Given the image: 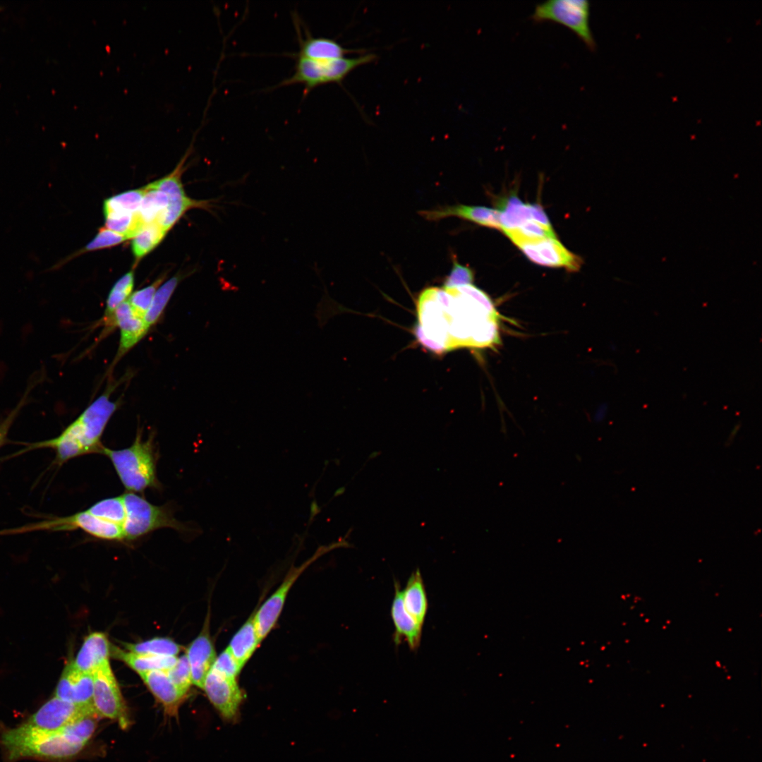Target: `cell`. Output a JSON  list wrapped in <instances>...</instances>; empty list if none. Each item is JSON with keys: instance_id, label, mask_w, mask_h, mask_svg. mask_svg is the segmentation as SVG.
<instances>
[{"instance_id": "6da1fadb", "label": "cell", "mask_w": 762, "mask_h": 762, "mask_svg": "<svg viewBox=\"0 0 762 762\" xmlns=\"http://www.w3.org/2000/svg\"><path fill=\"white\" fill-rule=\"evenodd\" d=\"M417 339L435 353L499 343L498 313L473 284L425 289L417 300Z\"/></svg>"}, {"instance_id": "7a4b0ae2", "label": "cell", "mask_w": 762, "mask_h": 762, "mask_svg": "<svg viewBox=\"0 0 762 762\" xmlns=\"http://www.w3.org/2000/svg\"><path fill=\"white\" fill-rule=\"evenodd\" d=\"M0 743L10 761L24 758L66 759L77 755L86 744L68 726L50 731L25 722L4 730Z\"/></svg>"}, {"instance_id": "3957f363", "label": "cell", "mask_w": 762, "mask_h": 762, "mask_svg": "<svg viewBox=\"0 0 762 762\" xmlns=\"http://www.w3.org/2000/svg\"><path fill=\"white\" fill-rule=\"evenodd\" d=\"M101 454L111 461L127 492H143L147 488L159 486L152 436L147 440H143L142 434L138 432L130 447L111 449L104 446Z\"/></svg>"}, {"instance_id": "277c9868", "label": "cell", "mask_w": 762, "mask_h": 762, "mask_svg": "<svg viewBox=\"0 0 762 762\" xmlns=\"http://www.w3.org/2000/svg\"><path fill=\"white\" fill-rule=\"evenodd\" d=\"M377 56L370 53L357 57H342L328 61H314L296 57L294 73L283 80L277 87L301 84L304 86V95L314 88L330 83L341 82L357 67L375 60Z\"/></svg>"}, {"instance_id": "5b68a950", "label": "cell", "mask_w": 762, "mask_h": 762, "mask_svg": "<svg viewBox=\"0 0 762 762\" xmlns=\"http://www.w3.org/2000/svg\"><path fill=\"white\" fill-rule=\"evenodd\" d=\"M121 496L126 511L124 540H133L161 528L183 529L169 508L152 504L135 492H126Z\"/></svg>"}, {"instance_id": "8992f818", "label": "cell", "mask_w": 762, "mask_h": 762, "mask_svg": "<svg viewBox=\"0 0 762 762\" xmlns=\"http://www.w3.org/2000/svg\"><path fill=\"white\" fill-rule=\"evenodd\" d=\"M590 3L586 0H549L538 4L531 18L536 22L551 20L574 32L591 50L595 42L589 25Z\"/></svg>"}, {"instance_id": "52a82bcc", "label": "cell", "mask_w": 762, "mask_h": 762, "mask_svg": "<svg viewBox=\"0 0 762 762\" xmlns=\"http://www.w3.org/2000/svg\"><path fill=\"white\" fill-rule=\"evenodd\" d=\"M92 706L99 717L116 720L121 727L130 723L128 710L109 662L92 672Z\"/></svg>"}, {"instance_id": "ba28073f", "label": "cell", "mask_w": 762, "mask_h": 762, "mask_svg": "<svg viewBox=\"0 0 762 762\" xmlns=\"http://www.w3.org/2000/svg\"><path fill=\"white\" fill-rule=\"evenodd\" d=\"M81 529L90 536L103 540H123V528L115 524L102 520L87 510L79 512L71 516L56 517L37 524L13 529L11 533H19L34 530L73 531Z\"/></svg>"}, {"instance_id": "9c48e42d", "label": "cell", "mask_w": 762, "mask_h": 762, "mask_svg": "<svg viewBox=\"0 0 762 762\" xmlns=\"http://www.w3.org/2000/svg\"><path fill=\"white\" fill-rule=\"evenodd\" d=\"M533 262L546 267H563L570 272L578 271L581 258L568 250L557 238H509Z\"/></svg>"}, {"instance_id": "30bf717a", "label": "cell", "mask_w": 762, "mask_h": 762, "mask_svg": "<svg viewBox=\"0 0 762 762\" xmlns=\"http://www.w3.org/2000/svg\"><path fill=\"white\" fill-rule=\"evenodd\" d=\"M329 548L323 547L299 567H292L277 590L255 612L254 619L258 636L262 641L274 627L282 612L288 593L300 575Z\"/></svg>"}, {"instance_id": "8fae6325", "label": "cell", "mask_w": 762, "mask_h": 762, "mask_svg": "<svg viewBox=\"0 0 762 762\" xmlns=\"http://www.w3.org/2000/svg\"><path fill=\"white\" fill-rule=\"evenodd\" d=\"M90 714H96L93 707L77 705L54 696L34 713L25 723L42 730L56 731Z\"/></svg>"}, {"instance_id": "7c38bea8", "label": "cell", "mask_w": 762, "mask_h": 762, "mask_svg": "<svg viewBox=\"0 0 762 762\" xmlns=\"http://www.w3.org/2000/svg\"><path fill=\"white\" fill-rule=\"evenodd\" d=\"M202 689L222 716L231 719L236 715L243 696L236 677L226 675L212 667L205 678Z\"/></svg>"}, {"instance_id": "4fadbf2b", "label": "cell", "mask_w": 762, "mask_h": 762, "mask_svg": "<svg viewBox=\"0 0 762 762\" xmlns=\"http://www.w3.org/2000/svg\"><path fill=\"white\" fill-rule=\"evenodd\" d=\"M104 322L107 325L118 327L120 330L119 349L114 362H117L135 346L150 328L144 318L135 315L128 301L121 303Z\"/></svg>"}, {"instance_id": "5bb4252c", "label": "cell", "mask_w": 762, "mask_h": 762, "mask_svg": "<svg viewBox=\"0 0 762 762\" xmlns=\"http://www.w3.org/2000/svg\"><path fill=\"white\" fill-rule=\"evenodd\" d=\"M501 231L517 229L528 220L551 226L546 213L539 204H526L515 195L501 199L497 203Z\"/></svg>"}, {"instance_id": "9a60e30c", "label": "cell", "mask_w": 762, "mask_h": 762, "mask_svg": "<svg viewBox=\"0 0 762 762\" xmlns=\"http://www.w3.org/2000/svg\"><path fill=\"white\" fill-rule=\"evenodd\" d=\"M93 687L92 674L81 672L70 663L61 674L54 696L77 705L93 707Z\"/></svg>"}, {"instance_id": "2e32d148", "label": "cell", "mask_w": 762, "mask_h": 762, "mask_svg": "<svg viewBox=\"0 0 762 762\" xmlns=\"http://www.w3.org/2000/svg\"><path fill=\"white\" fill-rule=\"evenodd\" d=\"M419 214L429 221H437L449 217H456L480 226L501 230L499 211L483 206L456 204L438 208L421 210Z\"/></svg>"}, {"instance_id": "e0dca14e", "label": "cell", "mask_w": 762, "mask_h": 762, "mask_svg": "<svg viewBox=\"0 0 762 762\" xmlns=\"http://www.w3.org/2000/svg\"><path fill=\"white\" fill-rule=\"evenodd\" d=\"M207 622H205L201 633L188 646L186 654L190 668L192 682L200 689H203L205 678L217 658L214 644L209 635Z\"/></svg>"}, {"instance_id": "ac0fdd59", "label": "cell", "mask_w": 762, "mask_h": 762, "mask_svg": "<svg viewBox=\"0 0 762 762\" xmlns=\"http://www.w3.org/2000/svg\"><path fill=\"white\" fill-rule=\"evenodd\" d=\"M295 28L297 30L299 47L298 52L295 54L296 57L314 61H328L344 57L349 54L361 52H356L355 49H346L333 39L313 37L306 29L307 28L304 29L305 36L303 37L298 26L295 25Z\"/></svg>"}, {"instance_id": "d6986e66", "label": "cell", "mask_w": 762, "mask_h": 762, "mask_svg": "<svg viewBox=\"0 0 762 762\" xmlns=\"http://www.w3.org/2000/svg\"><path fill=\"white\" fill-rule=\"evenodd\" d=\"M394 598L391 607V616L395 627L394 640L396 645L406 641L411 650H416L421 643L423 626L417 623L405 610L402 590L399 583H394Z\"/></svg>"}, {"instance_id": "ffe728a7", "label": "cell", "mask_w": 762, "mask_h": 762, "mask_svg": "<svg viewBox=\"0 0 762 762\" xmlns=\"http://www.w3.org/2000/svg\"><path fill=\"white\" fill-rule=\"evenodd\" d=\"M109 643L102 632H93L87 636L75 658L71 664L77 670L91 673L101 665L109 663Z\"/></svg>"}, {"instance_id": "44dd1931", "label": "cell", "mask_w": 762, "mask_h": 762, "mask_svg": "<svg viewBox=\"0 0 762 762\" xmlns=\"http://www.w3.org/2000/svg\"><path fill=\"white\" fill-rule=\"evenodd\" d=\"M147 688L169 715H175L185 699L170 679L167 670H152L139 674Z\"/></svg>"}, {"instance_id": "7402d4cb", "label": "cell", "mask_w": 762, "mask_h": 762, "mask_svg": "<svg viewBox=\"0 0 762 762\" xmlns=\"http://www.w3.org/2000/svg\"><path fill=\"white\" fill-rule=\"evenodd\" d=\"M255 612L234 635L226 648L241 670L261 642L256 629Z\"/></svg>"}, {"instance_id": "603a6c76", "label": "cell", "mask_w": 762, "mask_h": 762, "mask_svg": "<svg viewBox=\"0 0 762 762\" xmlns=\"http://www.w3.org/2000/svg\"><path fill=\"white\" fill-rule=\"evenodd\" d=\"M406 612L419 624L423 625L428 608L427 594L421 572L417 569L408 579L402 591Z\"/></svg>"}, {"instance_id": "cb8c5ba5", "label": "cell", "mask_w": 762, "mask_h": 762, "mask_svg": "<svg viewBox=\"0 0 762 762\" xmlns=\"http://www.w3.org/2000/svg\"><path fill=\"white\" fill-rule=\"evenodd\" d=\"M112 653L138 674L152 670H168L174 665L178 658L176 656L138 654L117 648H112Z\"/></svg>"}, {"instance_id": "d4e9b609", "label": "cell", "mask_w": 762, "mask_h": 762, "mask_svg": "<svg viewBox=\"0 0 762 762\" xmlns=\"http://www.w3.org/2000/svg\"><path fill=\"white\" fill-rule=\"evenodd\" d=\"M212 206L210 200H196L186 195L170 198L157 222L167 231L188 210L195 207L210 209Z\"/></svg>"}, {"instance_id": "484cf974", "label": "cell", "mask_w": 762, "mask_h": 762, "mask_svg": "<svg viewBox=\"0 0 762 762\" xmlns=\"http://www.w3.org/2000/svg\"><path fill=\"white\" fill-rule=\"evenodd\" d=\"M145 193V188L128 190L106 199L104 216L137 212Z\"/></svg>"}, {"instance_id": "4316f807", "label": "cell", "mask_w": 762, "mask_h": 762, "mask_svg": "<svg viewBox=\"0 0 762 762\" xmlns=\"http://www.w3.org/2000/svg\"><path fill=\"white\" fill-rule=\"evenodd\" d=\"M167 231L157 222L145 224L133 237L131 248L136 260L149 253L163 239Z\"/></svg>"}, {"instance_id": "83f0119b", "label": "cell", "mask_w": 762, "mask_h": 762, "mask_svg": "<svg viewBox=\"0 0 762 762\" xmlns=\"http://www.w3.org/2000/svg\"><path fill=\"white\" fill-rule=\"evenodd\" d=\"M181 279L180 275L174 276L157 289L150 307L144 318L150 327L154 325L162 316Z\"/></svg>"}, {"instance_id": "f1b7e54d", "label": "cell", "mask_w": 762, "mask_h": 762, "mask_svg": "<svg viewBox=\"0 0 762 762\" xmlns=\"http://www.w3.org/2000/svg\"><path fill=\"white\" fill-rule=\"evenodd\" d=\"M128 651L158 656H176L181 646L168 638L157 637L137 643H126Z\"/></svg>"}, {"instance_id": "f546056e", "label": "cell", "mask_w": 762, "mask_h": 762, "mask_svg": "<svg viewBox=\"0 0 762 762\" xmlns=\"http://www.w3.org/2000/svg\"><path fill=\"white\" fill-rule=\"evenodd\" d=\"M94 516L123 528L126 519V511L122 496L108 497L101 500L87 509Z\"/></svg>"}, {"instance_id": "4dcf8cb0", "label": "cell", "mask_w": 762, "mask_h": 762, "mask_svg": "<svg viewBox=\"0 0 762 762\" xmlns=\"http://www.w3.org/2000/svg\"><path fill=\"white\" fill-rule=\"evenodd\" d=\"M145 193L138 210L145 224L157 222L168 204L167 195L159 190L145 186Z\"/></svg>"}, {"instance_id": "1f68e13d", "label": "cell", "mask_w": 762, "mask_h": 762, "mask_svg": "<svg viewBox=\"0 0 762 762\" xmlns=\"http://www.w3.org/2000/svg\"><path fill=\"white\" fill-rule=\"evenodd\" d=\"M134 286V272L129 271L122 276L113 286L107 297L104 311V320L109 319L114 310L131 294Z\"/></svg>"}, {"instance_id": "d6a6232c", "label": "cell", "mask_w": 762, "mask_h": 762, "mask_svg": "<svg viewBox=\"0 0 762 762\" xmlns=\"http://www.w3.org/2000/svg\"><path fill=\"white\" fill-rule=\"evenodd\" d=\"M104 217L107 229L125 236L128 239L133 238L145 225L138 212L110 214Z\"/></svg>"}, {"instance_id": "836d02e7", "label": "cell", "mask_w": 762, "mask_h": 762, "mask_svg": "<svg viewBox=\"0 0 762 762\" xmlns=\"http://www.w3.org/2000/svg\"><path fill=\"white\" fill-rule=\"evenodd\" d=\"M164 277H159L152 284L135 291L128 301L135 315L144 318L152 303L154 296L162 282Z\"/></svg>"}, {"instance_id": "e575fe53", "label": "cell", "mask_w": 762, "mask_h": 762, "mask_svg": "<svg viewBox=\"0 0 762 762\" xmlns=\"http://www.w3.org/2000/svg\"><path fill=\"white\" fill-rule=\"evenodd\" d=\"M42 377L40 374L38 376L35 375L34 378L30 380L29 383L21 397L20 399L15 407L10 411V413L6 416V418L0 422V447L6 444L7 441V437L8 432L13 424L15 420L18 416L23 408L26 405L29 401L30 393L33 388L40 382Z\"/></svg>"}, {"instance_id": "d590c367", "label": "cell", "mask_w": 762, "mask_h": 762, "mask_svg": "<svg viewBox=\"0 0 762 762\" xmlns=\"http://www.w3.org/2000/svg\"><path fill=\"white\" fill-rule=\"evenodd\" d=\"M509 238L523 239L557 238L552 226H546L537 222L528 220L519 227L503 232Z\"/></svg>"}, {"instance_id": "8d00e7d4", "label": "cell", "mask_w": 762, "mask_h": 762, "mask_svg": "<svg viewBox=\"0 0 762 762\" xmlns=\"http://www.w3.org/2000/svg\"><path fill=\"white\" fill-rule=\"evenodd\" d=\"M167 672L179 692L186 696L193 682L190 668L186 654L177 658L174 665Z\"/></svg>"}, {"instance_id": "74e56055", "label": "cell", "mask_w": 762, "mask_h": 762, "mask_svg": "<svg viewBox=\"0 0 762 762\" xmlns=\"http://www.w3.org/2000/svg\"><path fill=\"white\" fill-rule=\"evenodd\" d=\"M181 167L176 169L171 174L148 184L147 186L164 193L168 198L186 195L181 181Z\"/></svg>"}, {"instance_id": "f35d334b", "label": "cell", "mask_w": 762, "mask_h": 762, "mask_svg": "<svg viewBox=\"0 0 762 762\" xmlns=\"http://www.w3.org/2000/svg\"><path fill=\"white\" fill-rule=\"evenodd\" d=\"M128 238L107 228L101 229L96 236L84 248V251H91L109 248L125 241Z\"/></svg>"}, {"instance_id": "ab89813d", "label": "cell", "mask_w": 762, "mask_h": 762, "mask_svg": "<svg viewBox=\"0 0 762 762\" xmlns=\"http://www.w3.org/2000/svg\"><path fill=\"white\" fill-rule=\"evenodd\" d=\"M474 279L473 271L461 265L456 258L452 259V268L446 277L444 286L450 287L460 285L472 284Z\"/></svg>"}, {"instance_id": "60d3db41", "label": "cell", "mask_w": 762, "mask_h": 762, "mask_svg": "<svg viewBox=\"0 0 762 762\" xmlns=\"http://www.w3.org/2000/svg\"><path fill=\"white\" fill-rule=\"evenodd\" d=\"M212 667L226 675L235 677L241 670L227 648L217 656Z\"/></svg>"}, {"instance_id": "b9f144b4", "label": "cell", "mask_w": 762, "mask_h": 762, "mask_svg": "<svg viewBox=\"0 0 762 762\" xmlns=\"http://www.w3.org/2000/svg\"><path fill=\"white\" fill-rule=\"evenodd\" d=\"M320 511L317 502L314 500L310 505V521L313 519V517Z\"/></svg>"}, {"instance_id": "7bdbcfd3", "label": "cell", "mask_w": 762, "mask_h": 762, "mask_svg": "<svg viewBox=\"0 0 762 762\" xmlns=\"http://www.w3.org/2000/svg\"><path fill=\"white\" fill-rule=\"evenodd\" d=\"M739 428H740V425H739V424H737V425H735V427H734V428H733V429L732 430V431H731V433H730V435H729V437H728V439H727V442H732V441L733 440V439H734V438L735 437V436L737 435V433H738V431H739Z\"/></svg>"}, {"instance_id": "ee69618b", "label": "cell", "mask_w": 762, "mask_h": 762, "mask_svg": "<svg viewBox=\"0 0 762 762\" xmlns=\"http://www.w3.org/2000/svg\"><path fill=\"white\" fill-rule=\"evenodd\" d=\"M1 8L0 7V11H1Z\"/></svg>"}]
</instances>
